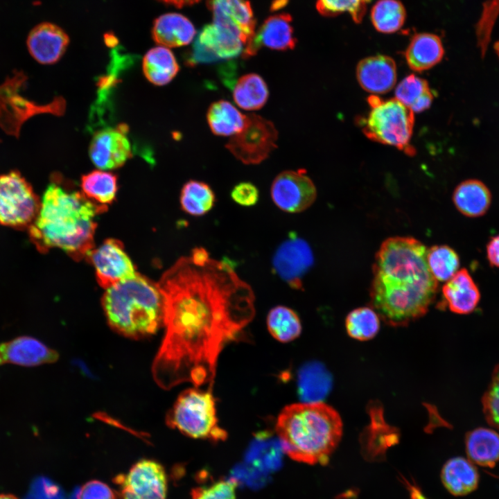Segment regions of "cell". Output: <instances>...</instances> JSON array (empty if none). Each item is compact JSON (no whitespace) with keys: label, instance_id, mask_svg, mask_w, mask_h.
I'll list each match as a JSON object with an SVG mask.
<instances>
[{"label":"cell","instance_id":"6da1fadb","mask_svg":"<svg viewBox=\"0 0 499 499\" xmlns=\"http://www.w3.org/2000/svg\"><path fill=\"white\" fill-rule=\"evenodd\" d=\"M166 328L152 364L165 389L181 383L212 389L218 357L253 319L255 297L227 262L179 259L157 283Z\"/></svg>","mask_w":499,"mask_h":499},{"label":"cell","instance_id":"7a4b0ae2","mask_svg":"<svg viewBox=\"0 0 499 499\" xmlns=\"http://www.w3.org/2000/svg\"><path fill=\"white\" fill-rule=\"evenodd\" d=\"M428 248L409 236L383 242L372 267L371 307L387 324L405 326L423 316L435 299L438 281L427 262Z\"/></svg>","mask_w":499,"mask_h":499},{"label":"cell","instance_id":"3957f363","mask_svg":"<svg viewBox=\"0 0 499 499\" xmlns=\"http://www.w3.org/2000/svg\"><path fill=\"white\" fill-rule=\"evenodd\" d=\"M105 210V204L89 199L55 174L28 229L30 240L40 252L58 248L81 260L94 248L96 218Z\"/></svg>","mask_w":499,"mask_h":499},{"label":"cell","instance_id":"277c9868","mask_svg":"<svg viewBox=\"0 0 499 499\" xmlns=\"http://www.w3.org/2000/svg\"><path fill=\"white\" fill-rule=\"evenodd\" d=\"M275 430L283 452L293 460L326 464L342 435L338 412L326 403L302 402L286 406Z\"/></svg>","mask_w":499,"mask_h":499},{"label":"cell","instance_id":"5b68a950","mask_svg":"<svg viewBox=\"0 0 499 499\" xmlns=\"http://www.w3.org/2000/svg\"><path fill=\"white\" fill-rule=\"evenodd\" d=\"M102 303L110 326L126 337L148 336L163 325L164 301L157 285L138 273L107 288Z\"/></svg>","mask_w":499,"mask_h":499},{"label":"cell","instance_id":"8992f818","mask_svg":"<svg viewBox=\"0 0 499 499\" xmlns=\"http://www.w3.org/2000/svg\"><path fill=\"white\" fill-rule=\"evenodd\" d=\"M166 423L194 439L219 441L227 437L218 425L212 389L195 387L182 392L167 413Z\"/></svg>","mask_w":499,"mask_h":499},{"label":"cell","instance_id":"52a82bcc","mask_svg":"<svg viewBox=\"0 0 499 499\" xmlns=\"http://www.w3.org/2000/svg\"><path fill=\"white\" fill-rule=\"evenodd\" d=\"M367 100L371 110L362 127L365 136L414 155L415 150L410 143L414 123L413 111L396 98L383 100L371 95Z\"/></svg>","mask_w":499,"mask_h":499},{"label":"cell","instance_id":"ba28073f","mask_svg":"<svg viewBox=\"0 0 499 499\" xmlns=\"http://www.w3.org/2000/svg\"><path fill=\"white\" fill-rule=\"evenodd\" d=\"M41 200L16 170L0 175V225L27 229L37 216Z\"/></svg>","mask_w":499,"mask_h":499},{"label":"cell","instance_id":"9c48e42d","mask_svg":"<svg viewBox=\"0 0 499 499\" xmlns=\"http://www.w3.org/2000/svg\"><path fill=\"white\" fill-rule=\"evenodd\" d=\"M278 132L274 123L256 114H247L244 128L231 136L227 149L245 164H259L277 148Z\"/></svg>","mask_w":499,"mask_h":499},{"label":"cell","instance_id":"30bf717a","mask_svg":"<svg viewBox=\"0 0 499 499\" xmlns=\"http://www.w3.org/2000/svg\"><path fill=\"white\" fill-rule=\"evenodd\" d=\"M116 499H166L167 475L163 466L152 459H141L127 473L114 479Z\"/></svg>","mask_w":499,"mask_h":499},{"label":"cell","instance_id":"8fae6325","mask_svg":"<svg viewBox=\"0 0 499 499\" xmlns=\"http://www.w3.org/2000/svg\"><path fill=\"white\" fill-rule=\"evenodd\" d=\"M270 195L274 204L290 213L309 208L317 197V189L311 179L302 170H284L274 179Z\"/></svg>","mask_w":499,"mask_h":499},{"label":"cell","instance_id":"7c38bea8","mask_svg":"<svg viewBox=\"0 0 499 499\" xmlns=\"http://www.w3.org/2000/svg\"><path fill=\"white\" fill-rule=\"evenodd\" d=\"M313 261V254L308 243L292 234L277 249L272 258V268L290 288L301 290L302 278Z\"/></svg>","mask_w":499,"mask_h":499},{"label":"cell","instance_id":"4fadbf2b","mask_svg":"<svg viewBox=\"0 0 499 499\" xmlns=\"http://www.w3.org/2000/svg\"><path fill=\"white\" fill-rule=\"evenodd\" d=\"M88 257L94 265L98 283L104 288L131 279L137 274L123 244L118 240H106L99 247L92 250Z\"/></svg>","mask_w":499,"mask_h":499},{"label":"cell","instance_id":"5bb4252c","mask_svg":"<svg viewBox=\"0 0 499 499\" xmlns=\"http://www.w3.org/2000/svg\"><path fill=\"white\" fill-rule=\"evenodd\" d=\"M123 125L107 128L95 132L89 146V157L94 164L102 170L122 166L132 155Z\"/></svg>","mask_w":499,"mask_h":499},{"label":"cell","instance_id":"9a60e30c","mask_svg":"<svg viewBox=\"0 0 499 499\" xmlns=\"http://www.w3.org/2000/svg\"><path fill=\"white\" fill-rule=\"evenodd\" d=\"M209 6L213 24L235 33L245 46L252 41L255 21L248 1L209 0Z\"/></svg>","mask_w":499,"mask_h":499},{"label":"cell","instance_id":"2e32d148","mask_svg":"<svg viewBox=\"0 0 499 499\" xmlns=\"http://www.w3.org/2000/svg\"><path fill=\"white\" fill-rule=\"evenodd\" d=\"M291 21L288 13L274 15L266 19L252 41L244 48L243 58L254 55L262 46L277 51L293 49L297 40Z\"/></svg>","mask_w":499,"mask_h":499},{"label":"cell","instance_id":"e0dca14e","mask_svg":"<svg viewBox=\"0 0 499 499\" xmlns=\"http://www.w3.org/2000/svg\"><path fill=\"white\" fill-rule=\"evenodd\" d=\"M69 43L67 34L58 26L49 22L35 26L27 38L30 54L43 64L57 62L64 55Z\"/></svg>","mask_w":499,"mask_h":499},{"label":"cell","instance_id":"ac0fdd59","mask_svg":"<svg viewBox=\"0 0 499 499\" xmlns=\"http://www.w3.org/2000/svg\"><path fill=\"white\" fill-rule=\"evenodd\" d=\"M58 358L55 350L30 336H20L0 344V365L33 367L53 362Z\"/></svg>","mask_w":499,"mask_h":499},{"label":"cell","instance_id":"d6986e66","mask_svg":"<svg viewBox=\"0 0 499 499\" xmlns=\"http://www.w3.org/2000/svg\"><path fill=\"white\" fill-rule=\"evenodd\" d=\"M356 77L365 91L374 94H385L395 85L396 66L389 56H369L361 60L357 64Z\"/></svg>","mask_w":499,"mask_h":499},{"label":"cell","instance_id":"ffe728a7","mask_svg":"<svg viewBox=\"0 0 499 499\" xmlns=\"http://www.w3.org/2000/svg\"><path fill=\"white\" fill-rule=\"evenodd\" d=\"M442 306L457 314H469L478 306L480 292L469 271L459 270L442 288Z\"/></svg>","mask_w":499,"mask_h":499},{"label":"cell","instance_id":"44dd1931","mask_svg":"<svg viewBox=\"0 0 499 499\" xmlns=\"http://www.w3.org/2000/svg\"><path fill=\"white\" fill-rule=\"evenodd\" d=\"M195 30L192 23L178 13H167L157 17L152 28V38L165 47H178L189 44Z\"/></svg>","mask_w":499,"mask_h":499},{"label":"cell","instance_id":"7402d4cb","mask_svg":"<svg viewBox=\"0 0 499 499\" xmlns=\"http://www.w3.org/2000/svg\"><path fill=\"white\" fill-rule=\"evenodd\" d=\"M444 54V49L439 37L423 33L412 37L405 50V57L412 71L421 72L438 64Z\"/></svg>","mask_w":499,"mask_h":499},{"label":"cell","instance_id":"603a6c76","mask_svg":"<svg viewBox=\"0 0 499 499\" xmlns=\"http://www.w3.org/2000/svg\"><path fill=\"white\" fill-rule=\"evenodd\" d=\"M453 201L456 209L464 216L477 218L484 215L491 203V193L481 181L470 179L455 188Z\"/></svg>","mask_w":499,"mask_h":499},{"label":"cell","instance_id":"cb8c5ba5","mask_svg":"<svg viewBox=\"0 0 499 499\" xmlns=\"http://www.w3.org/2000/svg\"><path fill=\"white\" fill-rule=\"evenodd\" d=\"M446 489L455 496H464L473 491L479 482L478 472L470 460L456 457L448 460L441 473Z\"/></svg>","mask_w":499,"mask_h":499},{"label":"cell","instance_id":"d4e9b609","mask_svg":"<svg viewBox=\"0 0 499 499\" xmlns=\"http://www.w3.org/2000/svg\"><path fill=\"white\" fill-rule=\"evenodd\" d=\"M465 444L472 463L491 468L499 461V434L491 428H478L469 432Z\"/></svg>","mask_w":499,"mask_h":499},{"label":"cell","instance_id":"484cf974","mask_svg":"<svg viewBox=\"0 0 499 499\" xmlns=\"http://www.w3.org/2000/svg\"><path fill=\"white\" fill-rule=\"evenodd\" d=\"M197 40L219 60L234 58L244 50V44L238 35L213 23L202 29Z\"/></svg>","mask_w":499,"mask_h":499},{"label":"cell","instance_id":"4316f807","mask_svg":"<svg viewBox=\"0 0 499 499\" xmlns=\"http://www.w3.org/2000/svg\"><path fill=\"white\" fill-rule=\"evenodd\" d=\"M142 68L148 81L159 86L169 83L180 69L172 51L163 46L152 48L146 53Z\"/></svg>","mask_w":499,"mask_h":499},{"label":"cell","instance_id":"83f0119b","mask_svg":"<svg viewBox=\"0 0 499 499\" xmlns=\"http://www.w3.org/2000/svg\"><path fill=\"white\" fill-rule=\"evenodd\" d=\"M207 120L214 134L231 137L244 128L247 114H243L230 102L219 100L210 105Z\"/></svg>","mask_w":499,"mask_h":499},{"label":"cell","instance_id":"f1b7e54d","mask_svg":"<svg viewBox=\"0 0 499 499\" xmlns=\"http://www.w3.org/2000/svg\"><path fill=\"white\" fill-rule=\"evenodd\" d=\"M268 97V85L257 73H250L242 76L234 86V100L245 110L252 111L262 108Z\"/></svg>","mask_w":499,"mask_h":499},{"label":"cell","instance_id":"f546056e","mask_svg":"<svg viewBox=\"0 0 499 499\" xmlns=\"http://www.w3.org/2000/svg\"><path fill=\"white\" fill-rule=\"evenodd\" d=\"M396 98L413 112H421L430 107L433 94L428 82L411 74L403 78L395 90Z\"/></svg>","mask_w":499,"mask_h":499},{"label":"cell","instance_id":"4dcf8cb0","mask_svg":"<svg viewBox=\"0 0 499 499\" xmlns=\"http://www.w3.org/2000/svg\"><path fill=\"white\" fill-rule=\"evenodd\" d=\"M330 385L328 373L317 362L306 365L299 373V394L304 402L320 401L328 392Z\"/></svg>","mask_w":499,"mask_h":499},{"label":"cell","instance_id":"1f68e13d","mask_svg":"<svg viewBox=\"0 0 499 499\" xmlns=\"http://www.w3.org/2000/svg\"><path fill=\"white\" fill-rule=\"evenodd\" d=\"M267 327L270 335L281 342H289L297 338L301 332L298 315L292 309L277 306L267 316Z\"/></svg>","mask_w":499,"mask_h":499},{"label":"cell","instance_id":"d6a6232c","mask_svg":"<svg viewBox=\"0 0 499 499\" xmlns=\"http://www.w3.org/2000/svg\"><path fill=\"white\" fill-rule=\"evenodd\" d=\"M216 201L211 188L205 182L190 180L182 187L180 204L182 209L194 216H201L210 211Z\"/></svg>","mask_w":499,"mask_h":499},{"label":"cell","instance_id":"836d02e7","mask_svg":"<svg viewBox=\"0 0 499 499\" xmlns=\"http://www.w3.org/2000/svg\"><path fill=\"white\" fill-rule=\"evenodd\" d=\"M83 193L89 199L102 204L111 203L117 191V177L112 173L93 170L81 177Z\"/></svg>","mask_w":499,"mask_h":499},{"label":"cell","instance_id":"e575fe53","mask_svg":"<svg viewBox=\"0 0 499 499\" xmlns=\"http://www.w3.org/2000/svg\"><path fill=\"white\" fill-rule=\"evenodd\" d=\"M405 17V9L398 0H379L371 12L374 26L378 32L383 33L396 32L403 25Z\"/></svg>","mask_w":499,"mask_h":499},{"label":"cell","instance_id":"d590c367","mask_svg":"<svg viewBox=\"0 0 499 499\" xmlns=\"http://www.w3.org/2000/svg\"><path fill=\"white\" fill-rule=\"evenodd\" d=\"M348 335L365 341L373 338L380 329V317L371 307H360L351 310L345 319Z\"/></svg>","mask_w":499,"mask_h":499},{"label":"cell","instance_id":"8d00e7d4","mask_svg":"<svg viewBox=\"0 0 499 499\" xmlns=\"http://www.w3.org/2000/svg\"><path fill=\"white\" fill-rule=\"evenodd\" d=\"M427 262L431 273L439 281L450 279L459 270L460 265L457 253L445 245L428 249Z\"/></svg>","mask_w":499,"mask_h":499},{"label":"cell","instance_id":"74e56055","mask_svg":"<svg viewBox=\"0 0 499 499\" xmlns=\"http://www.w3.org/2000/svg\"><path fill=\"white\" fill-rule=\"evenodd\" d=\"M371 0H317L316 8L322 15L334 17L342 12L349 13L356 23L361 22L367 4Z\"/></svg>","mask_w":499,"mask_h":499},{"label":"cell","instance_id":"f35d334b","mask_svg":"<svg viewBox=\"0 0 499 499\" xmlns=\"http://www.w3.org/2000/svg\"><path fill=\"white\" fill-rule=\"evenodd\" d=\"M499 15V0H488L484 3L481 17L476 28L478 44L484 56L489 45L494 23Z\"/></svg>","mask_w":499,"mask_h":499},{"label":"cell","instance_id":"ab89813d","mask_svg":"<svg viewBox=\"0 0 499 499\" xmlns=\"http://www.w3.org/2000/svg\"><path fill=\"white\" fill-rule=\"evenodd\" d=\"M237 484L234 478L221 479L209 485L193 489L191 499H236Z\"/></svg>","mask_w":499,"mask_h":499},{"label":"cell","instance_id":"60d3db41","mask_svg":"<svg viewBox=\"0 0 499 499\" xmlns=\"http://www.w3.org/2000/svg\"><path fill=\"white\" fill-rule=\"evenodd\" d=\"M482 406L487 422L499 431V365L495 367L491 382L484 394Z\"/></svg>","mask_w":499,"mask_h":499},{"label":"cell","instance_id":"b9f144b4","mask_svg":"<svg viewBox=\"0 0 499 499\" xmlns=\"http://www.w3.org/2000/svg\"><path fill=\"white\" fill-rule=\"evenodd\" d=\"M232 200L243 207L255 205L259 198L257 187L251 182H243L237 184L231 191Z\"/></svg>","mask_w":499,"mask_h":499},{"label":"cell","instance_id":"7bdbcfd3","mask_svg":"<svg viewBox=\"0 0 499 499\" xmlns=\"http://www.w3.org/2000/svg\"><path fill=\"white\" fill-rule=\"evenodd\" d=\"M78 499H116V493L105 483L91 480L83 485Z\"/></svg>","mask_w":499,"mask_h":499},{"label":"cell","instance_id":"ee69618b","mask_svg":"<svg viewBox=\"0 0 499 499\" xmlns=\"http://www.w3.org/2000/svg\"><path fill=\"white\" fill-rule=\"evenodd\" d=\"M486 252L490 265L499 268V234L493 236L489 240Z\"/></svg>","mask_w":499,"mask_h":499},{"label":"cell","instance_id":"f6af8a7d","mask_svg":"<svg viewBox=\"0 0 499 499\" xmlns=\"http://www.w3.org/2000/svg\"><path fill=\"white\" fill-rule=\"evenodd\" d=\"M402 482L407 488L411 499H428L414 481L410 482L402 476Z\"/></svg>","mask_w":499,"mask_h":499},{"label":"cell","instance_id":"bcb514c9","mask_svg":"<svg viewBox=\"0 0 499 499\" xmlns=\"http://www.w3.org/2000/svg\"><path fill=\"white\" fill-rule=\"evenodd\" d=\"M161 1H164L165 3L172 4L173 6H175L178 8L182 7L184 6L191 5L193 4L200 0H160Z\"/></svg>","mask_w":499,"mask_h":499},{"label":"cell","instance_id":"7dc6e473","mask_svg":"<svg viewBox=\"0 0 499 499\" xmlns=\"http://www.w3.org/2000/svg\"><path fill=\"white\" fill-rule=\"evenodd\" d=\"M0 499H18L11 494H0Z\"/></svg>","mask_w":499,"mask_h":499},{"label":"cell","instance_id":"c3c4849f","mask_svg":"<svg viewBox=\"0 0 499 499\" xmlns=\"http://www.w3.org/2000/svg\"><path fill=\"white\" fill-rule=\"evenodd\" d=\"M494 49H495V51H496L498 56L499 57V40L496 42L495 45H494Z\"/></svg>","mask_w":499,"mask_h":499}]
</instances>
